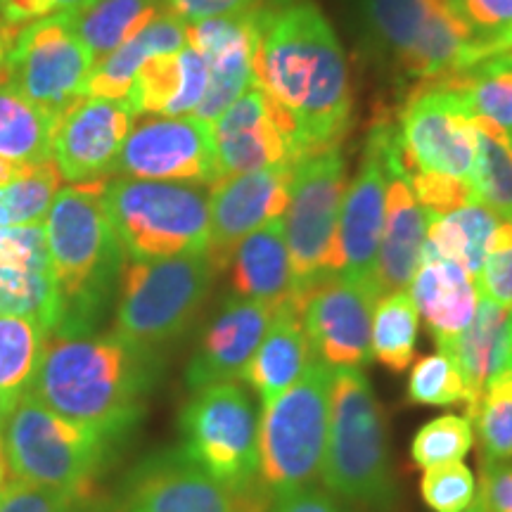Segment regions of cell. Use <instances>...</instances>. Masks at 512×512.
<instances>
[{
  "instance_id": "ab89813d",
  "label": "cell",
  "mask_w": 512,
  "mask_h": 512,
  "mask_svg": "<svg viewBox=\"0 0 512 512\" xmlns=\"http://www.w3.org/2000/svg\"><path fill=\"white\" fill-rule=\"evenodd\" d=\"M475 444V427L467 415L446 413L439 415L415 432L411 444V458L420 470L444 463H456L470 453Z\"/></svg>"
},
{
  "instance_id": "ee69618b",
  "label": "cell",
  "mask_w": 512,
  "mask_h": 512,
  "mask_svg": "<svg viewBox=\"0 0 512 512\" xmlns=\"http://www.w3.org/2000/svg\"><path fill=\"white\" fill-rule=\"evenodd\" d=\"M477 290L491 302L512 309V221L498 223L477 275Z\"/></svg>"
},
{
  "instance_id": "6f0895ef",
  "label": "cell",
  "mask_w": 512,
  "mask_h": 512,
  "mask_svg": "<svg viewBox=\"0 0 512 512\" xmlns=\"http://www.w3.org/2000/svg\"><path fill=\"white\" fill-rule=\"evenodd\" d=\"M465 512H479V510H477V505H472V508L465 510Z\"/></svg>"
},
{
  "instance_id": "74e56055",
  "label": "cell",
  "mask_w": 512,
  "mask_h": 512,
  "mask_svg": "<svg viewBox=\"0 0 512 512\" xmlns=\"http://www.w3.org/2000/svg\"><path fill=\"white\" fill-rule=\"evenodd\" d=\"M0 316L31 318L50 335L60 320V297L53 273L0 266Z\"/></svg>"
},
{
  "instance_id": "5b68a950",
  "label": "cell",
  "mask_w": 512,
  "mask_h": 512,
  "mask_svg": "<svg viewBox=\"0 0 512 512\" xmlns=\"http://www.w3.org/2000/svg\"><path fill=\"white\" fill-rule=\"evenodd\" d=\"M3 427V453L12 477L48 486L74 498H88L121 441L93 427L76 425L24 394Z\"/></svg>"
},
{
  "instance_id": "d4e9b609",
  "label": "cell",
  "mask_w": 512,
  "mask_h": 512,
  "mask_svg": "<svg viewBox=\"0 0 512 512\" xmlns=\"http://www.w3.org/2000/svg\"><path fill=\"white\" fill-rule=\"evenodd\" d=\"M427 211L415 200L408 176H392L387 188V209L380 249H377L373 283L377 292L408 290L418 271L422 247L427 242Z\"/></svg>"
},
{
  "instance_id": "d6986e66",
  "label": "cell",
  "mask_w": 512,
  "mask_h": 512,
  "mask_svg": "<svg viewBox=\"0 0 512 512\" xmlns=\"http://www.w3.org/2000/svg\"><path fill=\"white\" fill-rule=\"evenodd\" d=\"M131 105L126 100L81 98L69 107L53 128L50 155L62 181H107L117 169L124 140L133 128Z\"/></svg>"
},
{
  "instance_id": "1f68e13d",
  "label": "cell",
  "mask_w": 512,
  "mask_h": 512,
  "mask_svg": "<svg viewBox=\"0 0 512 512\" xmlns=\"http://www.w3.org/2000/svg\"><path fill=\"white\" fill-rule=\"evenodd\" d=\"M53 128L55 119L24 98L5 72L0 74V157L17 166L53 159Z\"/></svg>"
},
{
  "instance_id": "db71d44e",
  "label": "cell",
  "mask_w": 512,
  "mask_h": 512,
  "mask_svg": "<svg viewBox=\"0 0 512 512\" xmlns=\"http://www.w3.org/2000/svg\"><path fill=\"white\" fill-rule=\"evenodd\" d=\"M17 171H19V166H17V164H12V162H8V159L0 157V185L8 183L10 178L17 174Z\"/></svg>"
},
{
  "instance_id": "681fc988",
  "label": "cell",
  "mask_w": 512,
  "mask_h": 512,
  "mask_svg": "<svg viewBox=\"0 0 512 512\" xmlns=\"http://www.w3.org/2000/svg\"><path fill=\"white\" fill-rule=\"evenodd\" d=\"M475 505L479 512H512V460L484 463Z\"/></svg>"
},
{
  "instance_id": "4dcf8cb0",
  "label": "cell",
  "mask_w": 512,
  "mask_h": 512,
  "mask_svg": "<svg viewBox=\"0 0 512 512\" xmlns=\"http://www.w3.org/2000/svg\"><path fill=\"white\" fill-rule=\"evenodd\" d=\"M427 242L441 256L456 261L475 278L482 271L489 242L494 238L501 216L482 202H470L448 214H427Z\"/></svg>"
},
{
  "instance_id": "603a6c76",
  "label": "cell",
  "mask_w": 512,
  "mask_h": 512,
  "mask_svg": "<svg viewBox=\"0 0 512 512\" xmlns=\"http://www.w3.org/2000/svg\"><path fill=\"white\" fill-rule=\"evenodd\" d=\"M408 287L418 316L432 332L437 349L451 347L477 311L479 290L475 278L425 242L418 271Z\"/></svg>"
},
{
  "instance_id": "d590c367",
  "label": "cell",
  "mask_w": 512,
  "mask_h": 512,
  "mask_svg": "<svg viewBox=\"0 0 512 512\" xmlns=\"http://www.w3.org/2000/svg\"><path fill=\"white\" fill-rule=\"evenodd\" d=\"M420 316L415 309L411 292L399 290L382 294L373 311V335L370 349L375 361L392 373L411 368L418 344Z\"/></svg>"
},
{
  "instance_id": "4316f807",
  "label": "cell",
  "mask_w": 512,
  "mask_h": 512,
  "mask_svg": "<svg viewBox=\"0 0 512 512\" xmlns=\"http://www.w3.org/2000/svg\"><path fill=\"white\" fill-rule=\"evenodd\" d=\"M230 283L240 297L264 302L273 309L297 302L290 249L283 219H273L249 233L230 254Z\"/></svg>"
},
{
  "instance_id": "ac0fdd59",
  "label": "cell",
  "mask_w": 512,
  "mask_h": 512,
  "mask_svg": "<svg viewBox=\"0 0 512 512\" xmlns=\"http://www.w3.org/2000/svg\"><path fill=\"white\" fill-rule=\"evenodd\" d=\"M121 512H242L183 446L140 458L121 484Z\"/></svg>"
},
{
  "instance_id": "91938a15",
  "label": "cell",
  "mask_w": 512,
  "mask_h": 512,
  "mask_svg": "<svg viewBox=\"0 0 512 512\" xmlns=\"http://www.w3.org/2000/svg\"><path fill=\"white\" fill-rule=\"evenodd\" d=\"M508 140H510V147H512V133H508Z\"/></svg>"
},
{
  "instance_id": "f1b7e54d",
  "label": "cell",
  "mask_w": 512,
  "mask_h": 512,
  "mask_svg": "<svg viewBox=\"0 0 512 512\" xmlns=\"http://www.w3.org/2000/svg\"><path fill=\"white\" fill-rule=\"evenodd\" d=\"M185 46H188V24L174 12L162 10L131 41L93 64L83 95L86 98L126 100L140 67L150 57L178 53Z\"/></svg>"
},
{
  "instance_id": "7bdbcfd3",
  "label": "cell",
  "mask_w": 512,
  "mask_h": 512,
  "mask_svg": "<svg viewBox=\"0 0 512 512\" xmlns=\"http://www.w3.org/2000/svg\"><path fill=\"white\" fill-rule=\"evenodd\" d=\"M422 501L434 512H465L475 505L477 482L463 460L427 467L420 482Z\"/></svg>"
},
{
  "instance_id": "277c9868",
  "label": "cell",
  "mask_w": 512,
  "mask_h": 512,
  "mask_svg": "<svg viewBox=\"0 0 512 512\" xmlns=\"http://www.w3.org/2000/svg\"><path fill=\"white\" fill-rule=\"evenodd\" d=\"M320 477L337 501L358 510L394 512L399 505L382 406L361 368L332 370L330 427Z\"/></svg>"
},
{
  "instance_id": "f546056e",
  "label": "cell",
  "mask_w": 512,
  "mask_h": 512,
  "mask_svg": "<svg viewBox=\"0 0 512 512\" xmlns=\"http://www.w3.org/2000/svg\"><path fill=\"white\" fill-rule=\"evenodd\" d=\"M162 10L166 0H93L86 8L62 15L98 62L131 41Z\"/></svg>"
},
{
  "instance_id": "f907efd6",
  "label": "cell",
  "mask_w": 512,
  "mask_h": 512,
  "mask_svg": "<svg viewBox=\"0 0 512 512\" xmlns=\"http://www.w3.org/2000/svg\"><path fill=\"white\" fill-rule=\"evenodd\" d=\"M271 512H349L342 501L318 486H299L271 498Z\"/></svg>"
},
{
  "instance_id": "f35d334b",
  "label": "cell",
  "mask_w": 512,
  "mask_h": 512,
  "mask_svg": "<svg viewBox=\"0 0 512 512\" xmlns=\"http://www.w3.org/2000/svg\"><path fill=\"white\" fill-rule=\"evenodd\" d=\"M475 422L484 463H505L512 460V366L498 373L484 389L475 413Z\"/></svg>"
},
{
  "instance_id": "484cf974",
  "label": "cell",
  "mask_w": 512,
  "mask_h": 512,
  "mask_svg": "<svg viewBox=\"0 0 512 512\" xmlns=\"http://www.w3.org/2000/svg\"><path fill=\"white\" fill-rule=\"evenodd\" d=\"M313 363V351L306 337L297 302H287L273 311L271 323L247 363L245 380L259 396L261 408L285 394Z\"/></svg>"
},
{
  "instance_id": "f5cc1de1",
  "label": "cell",
  "mask_w": 512,
  "mask_h": 512,
  "mask_svg": "<svg viewBox=\"0 0 512 512\" xmlns=\"http://www.w3.org/2000/svg\"><path fill=\"white\" fill-rule=\"evenodd\" d=\"M88 3H91V0H50V8H53V15H57V12L81 10L86 8Z\"/></svg>"
},
{
  "instance_id": "7a4b0ae2",
  "label": "cell",
  "mask_w": 512,
  "mask_h": 512,
  "mask_svg": "<svg viewBox=\"0 0 512 512\" xmlns=\"http://www.w3.org/2000/svg\"><path fill=\"white\" fill-rule=\"evenodd\" d=\"M164 358L117 332H50L31 394L43 406L107 437L124 441L147 411Z\"/></svg>"
},
{
  "instance_id": "c3c4849f",
  "label": "cell",
  "mask_w": 512,
  "mask_h": 512,
  "mask_svg": "<svg viewBox=\"0 0 512 512\" xmlns=\"http://www.w3.org/2000/svg\"><path fill=\"white\" fill-rule=\"evenodd\" d=\"M292 0H166V10L185 24H197L211 17L240 15V12H273Z\"/></svg>"
},
{
  "instance_id": "94428289",
  "label": "cell",
  "mask_w": 512,
  "mask_h": 512,
  "mask_svg": "<svg viewBox=\"0 0 512 512\" xmlns=\"http://www.w3.org/2000/svg\"><path fill=\"white\" fill-rule=\"evenodd\" d=\"M505 55H512V53H505Z\"/></svg>"
},
{
  "instance_id": "3957f363",
  "label": "cell",
  "mask_w": 512,
  "mask_h": 512,
  "mask_svg": "<svg viewBox=\"0 0 512 512\" xmlns=\"http://www.w3.org/2000/svg\"><path fill=\"white\" fill-rule=\"evenodd\" d=\"M107 181L69 183L55 195L46 221V242L60 320L53 332H95L117 297L126 254L105 207Z\"/></svg>"
},
{
  "instance_id": "2e32d148",
  "label": "cell",
  "mask_w": 512,
  "mask_h": 512,
  "mask_svg": "<svg viewBox=\"0 0 512 512\" xmlns=\"http://www.w3.org/2000/svg\"><path fill=\"white\" fill-rule=\"evenodd\" d=\"M377 299L380 292L373 280L347 275H330L299 297V313L316 361L330 370L368 363Z\"/></svg>"
},
{
  "instance_id": "b9f144b4",
  "label": "cell",
  "mask_w": 512,
  "mask_h": 512,
  "mask_svg": "<svg viewBox=\"0 0 512 512\" xmlns=\"http://www.w3.org/2000/svg\"><path fill=\"white\" fill-rule=\"evenodd\" d=\"M448 5L470 31L475 64L496 57L498 41L512 29V0H448Z\"/></svg>"
},
{
  "instance_id": "ba28073f",
  "label": "cell",
  "mask_w": 512,
  "mask_h": 512,
  "mask_svg": "<svg viewBox=\"0 0 512 512\" xmlns=\"http://www.w3.org/2000/svg\"><path fill=\"white\" fill-rule=\"evenodd\" d=\"M105 207L128 261L204 254L209 249V190L197 183L107 181Z\"/></svg>"
},
{
  "instance_id": "9f6ffc18",
  "label": "cell",
  "mask_w": 512,
  "mask_h": 512,
  "mask_svg": "<svg viewBox=\"0 0 512 512\" xmlns=\"http://www.w3.org/2000/svg\"><path fill=\"white\" fill-rule=\"evenodd\" d=\"M3 479H5V467L0 463V489H3Z\"/></svg>"
},
{
  "instance_id": "30bf717a",
  "label": "cell",
  "mask_w": 512,
  "mask_h": 512,
  "mask_svg": "<svg viewBox=\"0 0 512 512\" xmlns=\"http://www.w3.org/2000/svg\"><path fill=\"white\" fill-rule=\"evenodd\" d=\"M361 8L368 36L408 79L437 81L475 64L470 31L448 0H361Z\"/></svg>"
},
{
  "instance_id": "680465c9",
  "label": "cell",
  "mask_w": 512,
  "mask_h": 512,
  "mask_svg": "<svg viewBox=\"0 0 512 512\" xmlns=\"http://www.w3.org/2000/svg\"><path fill=\"white\" fill-rule=\"evenodd\" d=\"M5 72V62H0V74H3Z\"/></svg>"
},
{
  "instance_id": "83f0119b",
  "label": "cell",
  "mask_w": 512,
  "mask_h": 512,
  "mask_svg": "<svg viewBox=\"0 0 512 512\" xmlns=\"http://www.w3.org/2000/svg\"><path fill=\"white\" fill-rule=\"evenodd\" d=\"M458 363L467 389V418L475 413L484 389L498 373L512 366V309L479 294L470 325L444 349Z\"/></svg>"
},
{
  "instance_id": "6125c7cd",
  "label": "cell",
  "mask_w": 512,
  "mask_h": 512,
  "mask_svg": "<svg viewBox=\"0 0 512 512\" xmlns=\"http://www.w3.org/2000/svg\"><path fill=\"white\" fill-rule=\"evenodd\" d=\"M91 3H93V0H91ZM91 3H88V5H91Z\"/></svg>"
},
{
  "instance_id": "e0dca14e",
  "label": "cell",
  "mask_w": 512,
  "mask_h": 512,
  "mask_svg": "<svg viewBox=\"0 0 512 512\" xmlns=\"http://www.w3.org/2000/svg\"><path fill=\"white\" fill-rule=\"evenodd\" d=\"M211 128L219 181L268 166H292L299 159L290 119L256 83L211 121Z\"/></svg>"
},
{
  "instance_id": "cb8c5ba5",
  "label": "cell",
  "mask_w": 512,
  "mask_h": 512,
  "mask_svg": "<svg viewBox=\"0 0 512 512\" xmlns=\"http://www.w3.org/2000/svg\"><path fill=\"white\" fill-rule=\"evenodd\" d=\"M207 83V62L188 43L178 53L150 57L140 67L126 102L136 117H190L202 105Z\"/></svg>"
},
{
  "instance_id": "9a60e30c",
  "label": "cell",
  "mask_w": 512,
  "mask_h": 512,
  "mask_svg": "<svg viewBox=\"0 0 512 512\" xmlns=\"http://www.w3.org/2000/svg\"><path fill=\"white\" fill-rule=\"evenodd\" d=\"M114 174L138 181L219 183L211 121L190 117H150L131 128Z\"/></svg>"
},
{
  "instance_id": "6da1fadb",
  "label": "cell",
  "mask_w": 512,
  "mask_h": 512,
  "mask_svg": "<svg viewBox=\"0 0 512 512\" xmlns=\"http://www.w3.org/2000/svg\"><path fill=\"white\" fill-rule=\"evenodd\" d=\"M254 83L290 119L299 157L339 147L354 121V91L342 43L311 0L259 17Z\"/></svg>"
},
{
  "instance_id": "ffe728a7",
  "label": "cell",
  "mask_w": 512,
  "mask_h": 512,
  "mask_svg": "<svg viewBox=\"0 0 512 512\" xmlns=\"http://www.w3.org/2000/svg\"><path fill=\"white\" fill-rule=\"evenodd\" d=\"M292 166H268L221 178L209 190V259L216 271L228 266L233 249L273 219H283L290 200Z\"/></svg>"
},
{
  "instance_id": "9c48e42d",
  "label": "cell",
  "mask_w": 512,
  "mask_h": 512,
  "mask_svg": "<svg viewBox=\"0 0 512 512\" xmlns=\"http://www.w3.org/2000/svg\"><path fill=\"white\" fill-rule=\"evenodd\" d=\"M332 370L313 361L285 394L259 415V472L271 494L316 482L330 427Z\"/></svg>"
},
{
  "instance_id": "816d5d0a",
  "label": "cell",
  "mask_w": 512,
  "mask_h": 512,
  "mask_svg": "<svg viewBox=\"0 0 512 512\" xmlns=\"http://www.w3.org/2000/svg\"><path fill=\"white\" fill-rule=\"evenodd\" d=\"M19 31H22V27H12V24L0 17V62H5V57H8L12 46H15Z\"/></svg>"
},
{
  "instance_id": "7dc6e473",
  "label": "cell",
  "mask_w": 512,
  "mask_h": 512,
  "mask_svg": "<svg viewBox=\"0 0 512 512\" xmlns=\"http://www.w3.org/2000/svg\"><path fill=\"white\" fill-rule=\"evenodd\" d=\"M81 503L79 498L62 494V491L22 482L15 477L0 489V512H79Z\"/></svg>"
},
{
  "instance_id": "f6af8a7d",
  "label": "cell",
  "mask_w": 512,
  "mask_h": 512,
  "mask_svg": "<svg viewBox=\"0 0 512 512\" xmlns=\"http://www.w3.org/2000/svg\"><path fill=\"white\" fill-rule=\"evenodd\" d=\"M411 190L415 200L427 214H448L465 204L477 202L472 185L463 178H453L444 174H411Z\"/></svg>"
},
{
  "instance_id": "8fae6325",
  "label": "cell",
  "mask_w": 512,
  "mask_h": 512,
  "mask_svg": "<svg viewBox=\"0 0 512 512\" xmlns=\"http://www.w3.org/2000/svg\"><path fill=\"white\" fill-rule=\"evenodd\" d=\"M344 190L347 164L339 147L313 150L292 164L283 223L297 302L309 287L330 278V254Z\"/></svg>"
},
{
  "instance_id": "11a10c76",
  "label": "cell",
  "mask_w": 512,
  "mask_h": 512,
  "mask_svg": "<svg viewBox=\"0 0 512 512\" xmlns=\"http://www.w3.org/2000/svg\"><path fill=\"white\" fill-rule=\"evenodd\" d=\"M505 53H512V29L501 38V41H498L496 55H505Z\"/></svg>"
},
{
  "instance_id": "e575fe53",
  "label": "cell",
  "mask_w": 512,
  "mask_h": 512,
  "mask_svg": "<svg viewBox=\"0 0 512 512\" xmlns=\"http://www.w3.org/2000/svg\"><path fill=\"white\" fill-rule=\"evenodd\" d=\"M475 164L470 185L482 202L505 221H512V147L508 133L489 119L472 117Z\"/></svg>"
},
{
  "instance_id": "5bb4252c",
  "label": "cell",
  "mask_w": 512,
  "mask_h": 512,
  "mask_svg": "<svg viewBox=\"0 0 512 512\" xmlns=\"http://www.w3.org/2000/svg\"><path fill=\"white\" fill-rule=\"evenodd\" d=\"M406 174H444L470 183L475 131L463 102L444 81H430L408 98L399 124Z\"/></svg>"
},
{
  "instance_id": "bcb514c9",
  "label": "cell",
  "mask_w": 512,
  "mask_h": 512,
  "mask_svg": "<svg viewBox=\"0 0 512 512\" xmlns=\"http://www.w3.org/2000/svg\"><path fill=\"white\" fill-rule=\"evenodd\" d=\"M0 266H22L50 271V256L43 223L36 226H0Z\"/></svg>"
},
{
  "instance_id": "52a82bcc",
  "label": "cell",
  "mask_w": 512,
  "mask_h": 512,
  "mask_svg": "<svg viewBox=\"0 0 512 512\" xmlns=\"http://www.w3.org/2000/svg\"><path fill=\"white\" fill-rule=\"evenodd\" d=\"M216 273L207 252L126 261L117 285L114 332L136 347L162 354L192 328Z\"/></svg>"
},
{
  "instance_id": "d6a6232c",
  "label": "cell",
  "mask_w": 512,
  "mask_h": 512,
  "mask_svg": "<svg viewBox=\"0 0 512 512\" xmlns=\"http://www.w3.org/2000/svg\"><path fill=\"white\" fill-rule=\"evenodd\" d=\"M46 337L36 320L0 316V422L31 392Z\"/></svg>"
},
{
  "instance_id": "44dd1931",
  "label": "cell",
  "mask_w": 512,
  "mask_h": 512,
  "mask_svg": "<svg viewBox=\"0 0 512 512\" xmlns=\"http://www.w3.org/2000/svg\"><path fill=\"white\" fill-rule=\"evenodd\" d=\"M273 306L240 294H226L200 332L185 366V387L200 392L209 384L238 382L273 318Z\"/></svg>"
},
{
  "instance_id": "7c38bea8",
  "label": "cell",
  "mask_w": 512,
  "mask_h": 512,
  "mask_svg": "<svg viewBox=\"0 0 512 512\" xmlns=\"http://www.w3.org/2000/svg\"><path fill=\"white\" fill-rule=\"evenodd\" d=\"M392 176H408L401 162L399 126L380 121L370 128L366 155L344 190L330 254V275L373 280Z\"/></svg>"
},
{
  "instance_id": "836d02e7",
  "label": "cell",
  "mask_w": 512,
  "mask_h": 512,
  "mask_svg": "<svg viewBox=\"0 0 512 512\" xmlns=\"http://www.w3.org/2000/svg\"><path fill=\"white\" fill-rule=\"evenodd\" d=\"M451 86L470 117L489 119L512 133V55H496L441 79Z\"/></svg>"
},
{
  "instance_id": "8d00e7d4",
  "label": "cell",
  "mask_w": 512,
  "mask_h": 512,
  "mask_svg": "<svg viewBox=\"0 0 512 512\" xmlns=\"http://www.w3.org/2000/svg\"><path fill=\"white\" fill-rule=\"evenodd\" d=\"M60 185L62 174L53 159L19 166L17 174L0 185V226H36L46 221Z\"/></svg>"
},
{
  "instance_id": "8992f818",
  "label": "cell",
  "mask_w": 512,
  "mask_h": 512,
  "mask_svg": "<svg viewBox=\"0 0 512 512\" xmlns=\"http://www.w3.org/2000/svg\"><path fill=\"white\" fill-rule=\"evenodd\" d=\"M183 448L242 512H271V494L259 472V413L240 382H219L192 392L178 418Z\"/></svg>"
},
{
  "instance_id": "7402d4cb",
  "label": "cell",
  "mask_w": 512,
  "mask_h": 512,
  "mask_svg": "<svg viewBox=\"0 0 512 512\" xmlns=\"http://www.w3.org/2000/svg\"><path fill=\"white\" fill-rule=\"evenodd\" d=\"M259 17L261 12H240L188 27V43L204 57L209 72L207 93L195 117L216 121L249 86H254Z\"/></svg>"
},
{
  "instance_id": "4fadbf2b",
  "label": "cell",
  "mask_w": 512,
  "mask_h": 512,
  "mask_svg": "<svg viewBox=\"0 0 512 512\" xmlns=\"http://www.w3.org/2000/svg\"><path fill=\"white\" fill-rule=\"evenodd\" d=\"M93 55L62 12L36 19L19 31L5 57V76L24 98L55 121L76 105L93 69Z\"/></svg>"
},
{
  "instance_id": "60d3db41",
  "label": "cell",
  "mask_w": 512,
  "mask_h": 512,
  "mask_svg": "<svg viewBox=\"0 0 512 512\" xmlns=\"http://www.w3.org/2000/svg\"><path fill=\"white\" fill-rule=\"evenodd\" d=\"M408 401L413 406H456L467 403V389L458 363L444 349L420 358L408 375Z\"/></svg>"
}]
</instances>
